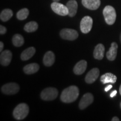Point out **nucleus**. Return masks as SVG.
Wrapping results in <instances>:
<instances>
[{
    "label": "nucleus",
    "instance_id": "bb28decb",
    "mask_svg": "<svg viewBox=\"0 0 121 121\" xmlns=\"http://www.w3.org/2000/svg\"><path fill=\"white\" fill-rule=\"evenodd\" d=\"M112 85H108L105 88V91L106 92L108 91L110 89H112Z\"/></svg>",
    "mask_w": 121,
    "mask_h": 121
},
{
    "label": "nucleus",
    "instance_id": "7ed1b4c3",
    "mask_svg": "<svg viewBox=\"0 0 121 121\" xmlns=\"http://www.w3.org/2000/svg\"><path fill=\"white\" fill-rule=\"evenodd\" d=\"M103 13L106 23L110 25L114 23L116 20V12L114 7L111 6H107L104 7Z\"/></svg>",
    "mask_w": 121,
    "mask_h": 121
},
{
    "label": "nucleus",
    "instance_id": "20e7f679",
    "mask_svg": "<svg viewBox=\"0 0 121 121\" xmlns=\"http://www.w3.org/2000/svg\"><path fill=\"white\" fill-rule=\"evenodd\" d=\"M58 91L54 87H47L42 91L40 96L44 100L50 101L54 100L57 97Z\"/></svg>",
    "mask_w": 121,
    "mask_h": 121
},
{
    "label": "nucleus",
    "instance_id": "4be33fe9",
    "mask_svg": "<svg viewBox=\"0 0 121 121\" xmlns=\"http://www.w3.org/2000/svg\"><path fill=\"white\" fill-rule=\"evenodd\" d=\"M13 43L15 47H19L22 46L24 43V38L22 37V35L16 34L13 35Z\"/></svg>",
    "mask_w": 121,
    "mask_h": 121
},
{
    "label": "nucleus",
    "instance_id": "393cba45",
    "mask_svg": "<svg viewBox=\"0 0 121 121\" xmlns=\"http://www.w3.org/2000/svg\"><path fill=\"white\" fill-rule=\"evenodd\" d=\"M7 31V29L5 27L2 26V25H0V34L1 35L4 34Z\"/></svg>",
    "mask_w": 121,
    "mask_h": 121
},
{
    "label": "nucleus",
    "instance_id": "9b49d317",
    "mask_svg": "<svg viewBox=\"0 0 121 121\" xmlns=\"http://www.w3.org/2000/svg\"><path fill=\"white\" fill-rule=\"evenodd\" d=\"M12 60V53L9 50H5L1 53L0 56V62L1 65L7 66L10 64Z\"/></svg>",
    "mask_w": 121,
    "mask_h": 121
},
{
    "label": "nucleus",
    "instance_id": "a211bd4d",
    "mask_svg": "<svg viewBox=\"0 0 121 121\" xmlns=\"http://www.w3.org/2000/svg\"><path fill=\"white\" fill-rule=\"evenodd\" d=\"M117 76L112 73H106L103 75L100 78V81L103 84L107 83L114 84L117 81Z\"/></svg>",
    "mask_w": 121,
    "mask_h": 121
},
{
    "label": "nucleus",
    "instance_id": "ddd939ff",
    "mask_svg": "<svg viewBox=\"0 0 121 121\" xmlns=\"http://www.w3.org/2000/svg\"><path fill=\"white\" fill-rule=\"evenodd\" d=\"M87 67V62L86 60H81L76 64L73 68V72L76 75H81L85 71Z\"/></svg>",
    "mask_w": 121,
    "mask_h": 121
},
{
    "label": "nucleus",
    "instance_id": "2eb2a0df",
    "mask_svg": "<svg viewBox=\"0 0 121 121\" xmlns=\"http://www.w3.org/2000/svg\"><path fill=\"white\" fill-rule=\"evenodd\" d=\"M105 52V47L102 44H99L95 47L94 51V57L98 60H101L103 58Z\"/></svg>",
    "mask_w": 121,
    "mask_h": 121
},
{
    "label": "nucleus",
    "instance_id": "f3484780",
    "mask_svg": "<svg viewBox=\"0 0 121 121\" xmlns=\"http://www.w3.org/2000/svg\"><path fill=\"white\" fill-rule=\"evenodd\" d=\"M118 44L115 42L111 44L110 49L107 53V57L109 60H114L117 57Z\"/></svg>",
    "mask_w": 121,
    "mask_h": 121
},
{
    "label": "nucleus",
    "instance_id": "4468645a",
    "mask_svg": "<svg viewBox=\"0 0 121 121\" xmlns=\"http://www.w3.org/2000/svg\"><path fill=\"white\" fill-rule=\"evenodd\" d=\"M68 10H69V16L70 17L75 16L77 13L78 8V2L75 0H70L66 4Z\"/></svg>",
    "mask_w": 121,
    "mask_h": 121
},
{
    "label": "nucleus",
    "instance_id": "9d476101",
    "mask_svg": "<svg viewBox=\"0 0 121 121\" xmlns=\"http://www.w3.org/2000/svg\"><path fill=\"white\" fill-rule=\"evenodd\" d=\"M100 71L98 68H94L89 71L85 77V81L87 84L95 82L99 76Z\"/></svg>",
    "mask_w": 121,
    "mask_h": 121
},
{
    "label": "nucleus",
    "instance_id": "f8f14e48",
    "mask_svg": "<svg viewBox=\"0 0 121 121\" xmlns=\"http://www.w3.org/2000/svg\"><path fill=\"white\" fill-rule=\"evenodd\" d=\"M82 4L89 10H95L100 5V0H82Z\"/></svg>",
    "mask_w": 121,
    "mask_h": 121
},
{
    "label": "nucleus",
    "instance_id": "a878e982",
    "mask_svg": "<svg viewBox=\"0 0 121 121\" xmlns=\"http://www.w3.org/2000/svg\"><path fill=\"white\" fill-rule=\"evenodd\" d=\"M117 91L116 90H114V91H113L112 92V93L110 94V96L111 98H113V97H114V96H115L116 95V94H117Z\"/></svg>",
    "mask_w": 121,
    "mask_h": 121
},
{
    "label": "nucleus",
    "instance_id": "b1692460",
    "mask_svg": "<svg viewBox=\"0 0 121 121\" xmlns=\"http://www.w3.org/2000/svg\"><path fill=\"white\" fill-rule=\"evenodd\" d=\"M29 14V11L28 9L24 8L19 10L17 12L16 16H17V19L20 20H23L26 19L28 17Z\"/></svg>",
    "mask_w": 121,
    "mask_h": 121
},
{
    "label": "nucleus",
    "instance_id": "473e14b6",
    "mask_svg": "<svg viewBox=\"0 0 121 121\" xmlns=\"http://www.w3.org/2000/svg\"><path fill=\"white\" fill-rule=\"evenodd\" d=\"M120 107H121V104H120Z\"/></svg>",
    "mask_w": 121,
    "mask_h": 121
},
{
    "label": "nucleus",
    "instance_id": "c85d7f7f",
    "mask_svg": "<svg viewBox=\"0 0 121 121\" xmlns=\"http://www.w3.org/2000/svg\"><path fill=\"white\" fill-rule=\"evenodd\" d=\"M112 121H119V119L117 117H113L112 119Z\"/></svg>",
    "mask_w": 121,
    "mask_h": 121
},
{
    "label": "nucleus",
    "instance_id": "7c9ffc66",
    "mask_svg": "<svg viewBox=\"0 0 121 121\" xmlns=\"http://www.w3.org/2000/svg\"><path fill=\"white\" fill-rule=\"evenodd\" d=\"M60 0H53L54 2H58V1H60Z\"/></svg>",
    "mask_w": 121,
    "mask_h": 121
},
{
    "label": "nucleus",
    "instance_id": "2f4dec72",
    "mask_svg": "<svg viewBox=\"0 0 121 121\" xmlns=\"http://www.w3.org/2000/svg\"><path fill=\"white\" fill-rule=\"evenodd\" d=\"M120 40H121V37H120Z\"/></svg>",
    "mask_w": 121,
    "mask_h": 121
},
{
    "label": "nucleus",
    "instance_id": "1a4fd4ad",
    "mask_svg": "<svg viewBox=\"0 0 121 121\" xmlns=\"http://www.w3.org/2000/svg\"><path fill=\"white\" fill-rule=\"evenodd\" d=\"M94 101V96L91 93L85 94L80 100L79 103V108L80 109H84L86 107L93 103Z\"/></svg>",
    "mask_w": 121,
    "mask_h": 121
},
{
    "label": "nucleus",
    "instance_id": "f03ea898",
    "mask_svg": "<svg viewBox=\"0 0 121 121\" xmlns=\"http://www.w3.org/2000/svg\"><path fill=\"white\" fill-rule=\"evenodd\" d=\"M29 108L26 104L21 103L17 105L13 111V116L17 120H22L28 116Z\"/></svg>",
    "mask_w": 121,
    "mask_h": 121
},
{
    "label": "nucleus",
    "instance_id": "423d86ee",
    "mask_svg": "<svg viewBox=\"0 0 121 121\" xmlns=\"http://www.w3.org/2000/svg\"><path fill=\"white\" fill-rule=\"evenodd\" d=\"M20 87L19 85L16 83L10 82L4 85L1 87V91L4 94L13 95L18 93Z\"/></svg>",
    "mask_w": 121,
    "mask_h": 121
},
{
    "label": "nucleus",
    "instance_id": "5701e85b",
    "mask_svg": "<svg viewBox=\"0 0 121 121\" xmlns=\"http://www.w3.org/2000/svg\"><path fill=\"white\" fill-rule=\"evenodd\" d=\"M38 28V24L35 22H30L26 24L24 26V30L28 33L34 32Z\"/></svg>",
    "mask_w": 121,
    "mask_h": 121
},
{
    "label": "nucleus",
    "instance_id": "39448f33",
    "mask_svg": "<svg viewBox=\"0 0 121 121\" xmlns=\"http://www.w3.org/2000/svg\"><path fill=\"white\" fill-rule=\"evenodd\" d=\"M93 21L90 16H86L84 17L80 22V30L84 34H87L91 29Z\"/></svg>",
    "mask_w": 121,
    "mask_h": 121
},
{
    "label": "nucleus",
    "instance_id": "cd10ccee",
    "mask_svg": "<svg viewBox=\"0 0 121 121\" xmlns=\"http://www.w3.org/2000/svg\"><path fill=\"white\" fill-rule=\"evenodd\" d=\"M4 43H3L2 42H0V51H1V52H2L3 49H4Z\"/></svg>",
    "mask_w": 121,
    "mask_h": 121
},
{
    "label": "nucleus",
    "instance_id": "0eeeda50",
    "mask_svg": "<svg viewBox=\"0 0 121 121\" xmlns=\"http://www.w3.org/2000/svg\"><path fill=\"white\" fill-rule=\"evenodd\" d=\"M60 35L65 40H74L78 38V34L75 30L71 29H63L60 31Z\"/></svg>",
    "mask_w": 121,
    "mask_h": 121
},
{
    "label": "nucleus",
    "instance_id": "c756f323",
    "mask_svg": "<svg viewBox=\"0 0 121 121\" xmlns=\"http://www.w3.org/2000/svg\"><path fill=\"white\" fill-rule=\"evenodd\" d=\"M119 93H120V95H121V85L120 86V87H119Z\"/></svg>",
    "mask_w": 121,
    "mask_h": 121
},
{
    "label": "nucleus",
    "instance_id": "412c9836",
    "mask_svg": "<svg viewBox=\"0 0 121 121\" xmlns=\"http://www.w3.org/2000/svg\"><path fill=\"white\" fill-rule=\"evenodd\" d=\"M13 16V11L10 9H4L1 12L0 15V18L2 22H7L10 20Z\"/></svg>",
    "mask_w": 121,
    "mask_h": 121
},
{
    "label": "nucleus",
    "instance_id": "f257e3e1",
    "mask_svg": "<svg viewBox=\"0 0 121 121\" xmlns=\"http://www.w3.org/2000/svg\"><path fill=\"white\" fill-rule=\"evenodd\" d=\"M79 95V90L76 86H70L63 90L60 95V100L66 103L73 102Z\"/></svg>",
    "mask_w": 121,
    "mask_h": 121
},
{
    "label": "nucleus",
    "instance_id": "6ab92c4d",
    "mask_svg": "<svg viewBox=\"0 0 121 121\" xmlns=\"http://www.w3.org/2000/svg\"><path fill=\"white\" fill-rule=\"evenodd\" d=\"M35 53V49L34 47H31L24 50L21 54V59L22 60H26L31 58Z\"/></svg>",
    "mask_w": 121,
    "mask_h": 121
},
{
    "label": "nucleus",
    "instance_id": "dca6fc26",
    "mask_svg": "<svg viewBox=\"0 0 121 121\" xmlns=\"http://www.w3.org/2000/svg\"><path fill=\"white\" fill-rule=\"evenodd\" d=\"M55 61V56L53 52L52 51H48L45 53L43 58V63L45 66H52Z\"/></svg>",
    "mask_w": 121,
    "mask_h": 121
},
{
    "label": "nucleus",
    "instance_id": "aec40b11",
    "mask_svg": "<svg viewBox=\"0 0 121 121\" xmlns=\"http://www.w3.org/2000/svg\"><path fill=\"white\" fill-rule=\"evenodd\" d=\"M39 69V66L38 64L35 63H30L24 67V72L28 75H30L37 72Z\"/></svg>",
    "mask_w": 121,
    "mask_h": 121
},
{
    "label": "nucleus",
    "instance_id": "6e6552de",
    "mask_svg": "<svg viewBox=\"0 0 121 121\" xmlns=\"http://www.w3.org/2000/svg\"><path fill=\"white\" fill-rule=\"evenodd\" d=\"M51 8L54 13L60 16H66L69 15V10L66 6L58 2H54L51 4Z\"/></svg>",
    "mask_w": 121,
    "mask_h": 121
}]
</instances>
